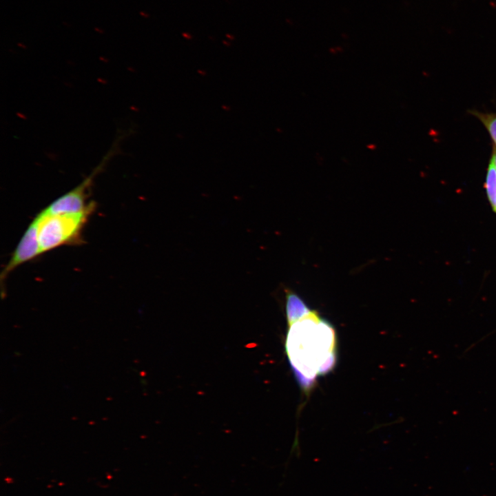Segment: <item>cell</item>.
<instances>
[{
    "mask_svg": "<svg viewBox=\"0 0 496 496\" xmlns=\"http://www.w3.org/2000/svg\"><path fill=\"white\" fill-rule=\"evenodd\" d=\"M288 325L287 355L301 386L309 389L335 364V330L314 311Z\"/></svg>",
    "mask_w": 496,
    "mask_h": 496,
    "instance_id": "6da1fadb",
    "label": "cell"
},
{
    "mask_svg": "<svg viewBox=\"0 0 496 496\" xmlns=\"http://www.w3.org/2000/svg\"><path fill=\"white\" fill-rule=\"evenodd\" d=\"M94 207L78 214H48L41 211L38 220V238L41 253L78 242L81 232Z\"/></svg>",
    "mask_w": 496,
    "mask_h": 496,
    "instance_id": "7a4b0ae2",
    "label": "cell"
},
{
    "mask_svg": "<svg viewBox=\"0 0 496 496\" xmlns=\"http://www.w3.org/2000/svg\"><path fill=\"white\" fill-rule=\"evenodd\" d=\"M122 138L123 136L121 135L115 140L100 163L79 185L54 200L42 211L48 214H78L94 207L93 201L87 202L94 179L117 153L118 144Z\"/></svg>",
    "mask_w": 496,
    "mask_h": 496,
    "instance_id": "3957f363",
    "label": "cell"
},
{
    "mask_svg": "<svg viewBox=\"0 0 496 496\" xmlns=\"http://www.w3.org/2000/svg\"><path fill=\"white\" fill-rule=\"evenodd\" d=\"M38 238V220L35 217L24 232L12 256L1 273V293H5V280L19 266L41 254Z\"/></svg>",
    "mask_w": 496,
    "mask_h": 496,
    "instance_id": "277c9868",
    "label": "cell"
},
{
    "mask_svg": "<svg viewBox=\"0 0 496 496\" xmlns=\"http://www.w3.org/2000/svg\"><path fill=\"white\" fill-rule=\"evenodd\" d=\"M286 313L288 324L299 320L311 311L294 292L287 291Z\"/></svg>",
    "mask_w": 496,
    "mask_h": 496,
    "instance_id": "5b68a950",
    "label": "cell"
},
{
    "mask_svg": "<svg viewBox=\"0 0 496 496\" xmlns=\"http://www.w3.org/2000/svg\"><path fill=\"white\" fill-rule=\"evenodd\" d=\"M485 189L492 209L496 214V169L491 160L487 168Z\"/></svg>",
    "mask_w": 496,
    "mask_h": 496,
    "instance_id": "8992f818",
    "label": "cell"
},
{
    "mask_svg": "<svg viewBox=\"0 0 496 496\" xmlns=\"http://www.w3.org/2000/svg\"><path fill=\"white\" fill-rule=\"evenodd\" d=\"M471 113L477 117L487 130L496 149V112H481L472 110Z\"/></svg>",
    "mask_w": 496,
    "mask_h": 496,
    "instance_id": "52a82bcc",
    "label": "cell"
},
{
    "mask_svg": "<svg viewBox=\"0 0 496 496\" xmlns=\"http://www.w3.org/2000/svg\"><path fill=\"white\" fill-rule=\"evenodd\" d=\"M490 160L492 161V162L496 169V149L495 148H494V149L493 151L492 157H491Z\"/></svg>",
    "mask_w": 496,
    "mask_h": 496,
    "instance_id": "ba28073f",
    "label": "cell"
},
{
    "mask_svg": "<svg viewBox=\"0 0 496 496\" xmlns=\"http://www.w3.org/2000/svg\"><path fill=\"white\" fill-rule=\"evenodd\" d=\"M139 14H140L141 17H144V18H149V14H148L147 13H146V12H144V11H141V12H139Z\"/></svg>",
    "mask_w": 496,
    "mask_h": 496,
    "instance_id": "9c48e42d",
    "label": "cell"
},
{
    "mask_svg": "<svg viewBox=\"0 0 496 496\" xmlns=\"http://www.w3.org/2000/svg\"><path fill=\"white\" fill-rule=\"evenodd\" d=\"M94 30L100 34H103V30L99 27H94Z\"/></svg>",
    "mask_w": 496,
    "mask_h": 496,
    "instance_id": "30bf717a",
    "label": "cell"
},
{
    "mask_svg": "<svg viewBox=\"0 0 496 496\" xmlns=\"http://www.w3.org/2000/svg\"><path fill=\"white\" fill-rule=\"evenodd\" d=\"M63 24L65 26H67L68 28H70V25L68 24V23L67 22H65V21H63Z\"/></svg>",
    "mask_w": 496,
    "mask_h": 496,
    "instance_id": "8fae6325",
    "label": "cell"
}]
</instances>
